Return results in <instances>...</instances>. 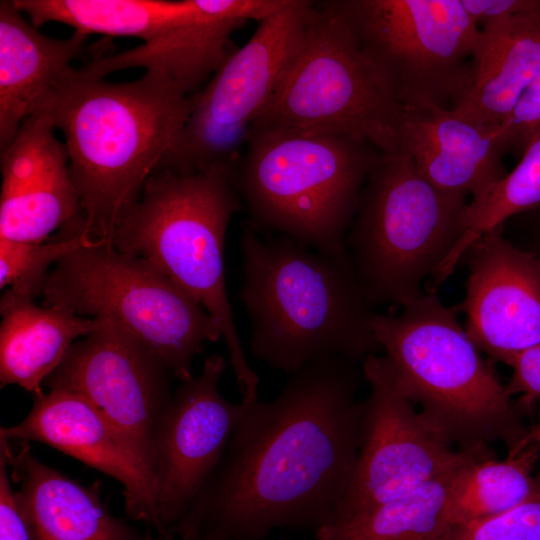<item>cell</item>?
<instances>
[{"label": "cell", "mask_w": 540, "mask_h": 540, "mask_svg": "<svg viewBox=\"0 0 540 540\" xmlns=\"http://www.w3.org/2000/svg\"><path fill=\"white\" fill-rule=\"evenodd\" d=\"M499 128L507 152L520 156L540 136V70Z\"/></svg>", "instance_id": "cell-30"}, {"label": "cell", "mask_w": 540, "mask_h": 540, "mask_svg": "<svg viewBox=\"0 0 540 540\" xmlns=\"http://www.w3.org/2000/svg\"><path fill=\"white\" fill-rule=\"evenodd\" d=\"M361 368L369 386L361 444L346 492L328 526L366 514L490 449L482 444L456 450L435 435L384 355H370Z\"/></svg>", "instance_id": "cell-12"}, {"label": "cell", "mask_w": 540, "mask_h": 540, "mask_svg": "<svg viewBox=\"0 0 540 540\" xmlns=\"http://www.w3.org/2000/svg\"><path fill=\"white\" fill-rule=\"evenodd\" d=\"M235 169L155 171L109 243L154 264L205 308L227 347L241 400L254 402L259 378L236 330L224 274L225 236L240 199Z\"/></svg>", "instance_id": "cell-5"}, {"label": "cell", "mask_w": 540, "mask_h": 540, "mask_svg": "<svg viewBox=\"0 0 540 540\" xmlns=\"http://www.w3.org/2000/svg\"><path fill=\"white\" fill-rule=\"evenodd\" d=\"M86 35L67 39L43 35L13 0L0 1V148L13 140L40 100L72 68Z\"/></svg>", "instance_id": "cell-22"}, {"label": "cell", "mask_w": 540, "mask_h": 540, "mask_svg": "<svg viewBox=\"0 0 540 540\" xmlns=\"http://www.w3.org/2000/svg\"><path fill=\"white\" fill-rule=\"evenodd\" d=\"M503 227L512 243L540 257V206L509 218Z\"/></svg>", "instance_id": "cell-34"}, {"label": "cell", "mask_w": 540, "mask_h": 540, "mask_svg": "<svg viewBox=\"0 0 540 540\" xmlns=\"http://www.w3.org/2000/svg\"><path fill=\"white\" fill-rule=\"evenodd\" d=\"M540 460V409L533 435L508 456L495 453L473 463L456 486L449 504L453 528L491 518L518 506L537 485L532 475Z\"/></svg>", "instance_id": "cell-26"}, {"label": "cell", "mask_w": 540, "mask_h": 540, "mask_svg": "<svg viewBox=\"0 0 540 540\" xmlns=\"http://www.w3.org/2000/svg\"><path fill=\"white\" fill-rule=\"evenodd\" d=\"M480 456L438 475L411 491L350 521L319 529L323 540H446L454 530L449 516L452 494Z\"/></svg>", "instance_id": "cell-24"}, {"label": "cell", "mask_w": 540, "mask_h": 540, "mask_svg": "<svg viewBox=\"0 0 540 540\" xmlns=\"http://www.w3.org/2000/svg\"><path fill=\"white\" fill-rule=\"evenodd\" d=\"M51 119L34 111L1 151L0 238L40 243L82 217L69 156Z\"/></svg>", "instance_id": "cell-16"}, {"label": "cell", "mask_w": 540, "mask_h": 540, "mask_svg": "<svg viewBox=\"0 0 540 540\" xmlns=\"http://www.w3.org/2000/svg\"><path fill=\"white\" fill-rule=\"evenodd\" d=\"M33 395L27 416L15 425L2 426L0 437L40 442L114 478L124 488L128 517L159 532L152 478L100 412L68 390H41Z\"/></svg>", "instance_id": "cell-17"}, {"label": "cell", "mask_w": 540, "mask_h": 540, "mask_svg": "<svg viewBox=\"0 0 540 540\" xmlns=\"http://www.w3.org/2000/svg\"><path fill=\"white\" fill-rule=\"evenodd\" d=\"M513 369L506 385L510 396L520 395V403L534 414L540 408V343L516 355L508 364Z\"/></svg>", "instance_id": "cell-31"}, {"label": "cell", "mask_w": 540, "mask_h": 540, "mask_svg": "<svg viewBox=\"0 0 540 540\" xmlns=\"http://www.w3.org/2000/svg\"><path fill=\"white\" fill-rule=\"evenodd\" d=\"M191 105V95L159 72L111 83L73 67L40 100L34 111L47 114L63 133L92 239L111 241L172 147Z\"/></svg>", "instance_id": "cell-2"}, {"label": "cell", "mask_w": 540, "mask_h": 540, "mask_svg": "<svg viewBox=\"0 0 540 540\" xmlns=\"http://www.w3.org/2000/svg\"><path fill=\"white\" fill-rule=\"evenodd\" d=\"M361 364L317 359L279 395L254 402L208 480L171 529L181 540H265L330 525L361 444Z\"/></svg>", "instance_id": "cell-1"}, {"label": "cell", "mask_w": 540, "mask_h": 540, "mask_svg": "<svg viewBox=\"0 0 540 540\" xmlns=\"http://www.w3.org/2000/svg\"><path fill=\"white\" fill-rule=\"evenodd\" d=\"M467 196L429 182L404 150L380 153L356 204L346 250L375 306H404L464 233Z\"/></svg>", "instance_id": "cell-7"}, {"label": "cell", "mask_w": 540, "mask_h": 540, "mask_svg": "<svg viewBox=\"0 0 540 540\" xmlns=\"http://www.w3.org/2000/svg\"><path fill=\"white\" fill-rule=\"evenodd\" d=\"M42 295L43 306L114 321L181 382L192 377L204 342L222 338L205 308L158 267L104 240L59 259Z\"/></svg>", "instance_id": "cell-9"}, {"label": "cell", "mask_w": 540, "mask_h": 540, "mask_svg": "<svg viewBox=\"0 0 540 540\" xmlns=\"http://www.w3.org/2000/svg\"><path fill=\"white\" fill-rule=\"evenodd\" d=\"M479 28L470 85L451 109L499 126L540 70V14L497 18Z\"/></svg>", "instance_id": "cell-21"}, {"label": "cell", "mask_w": 540, "mask_h": 540, "mask_svg": "<svg viewBox=\"0 0 540 540\" xmlns=\"http://www.w3.org/2000/svg\"><path fill=\"white\" fill-rule=\"evenodd\" d=\"M92 240L82 217L62 228L60 237L48 243L0 238V288L33 300L42 294L49 266Z\"/></svg>", "instance_id": "cell-28"}, {"label": "cell", "mask_w": 540, "mask_h": 540, "mask_svg": "<svg viewBox=\"0 0 540 540\" xmlns=\"http://www.w3.org/2000/svg\"><path fill=\"white\" fill-rule=\"evenodd\" d=\"M144 540H155V539H153V538L150 537L149 535H146Z\"/></svg>", "instance_id": "cell-35"}, {"label": "cell", "mask_w": 540, "mask_h": 540, "mask_svg": "<svg viewBox=\"0 0 540 540\" xmlns=\"http://www.w3.org/2000/svg\"><path fill=\"white\" fill-rule=\"evenodd\" d=\"M227 366L207 357L200 374L173 392L149 439L148 466L155 491L159 534L171 529L217 467L232 432L254 403H232L219 391Z\"/></svg>", "instance_id": "cell-13"}, {"label": "cell", "mask_w": 540, "mask_h": 540, "mask_svg": "<svg viewBox=\"0 0 540 540\" xmlns=\"http://www.w3.org/2000/svg\"><path fill=\"white\" fill-rule=\"evenodd\" d=\"M404 107L452 108L472 79L479 25L460 0H331Z\"/></svg>", "instance_id": "cell-10"}, {"label": "cell", "mask_w": 540, "mask_h": 540, "mask_svg": "<svg viewBox=\"0 0 540 540\" xmlns=\"http://www.w3.org/2000/svg\"><path fill=\"white\" fill-rule=\"evenodd\" d=\"M241 253L239 298L256 359L292 374L330 356L361 364L381 349L373 331L376 306L347 250H319L246 221Z\"/></svg>", "instance_id": "cell-3"}, {"label": "cell", "mask_w": 540, "mask_h": 540, "mask_svg": "<svg viewBox=\"0 0 540 540\" xmlns=\"http://www.w3.org/2000/svg\"><path fill=\"white\" fill-rule=\"evenodd\" d=\"M536 477V488L524 502L500 515L457 527L446 540H540V465Z\"/></svg>", "instance_id": "cell-29"}, {"label": "cell", "mask_w": 540, "mask_h": 540, "mask_svg": "<svg viewBox=\"0 0 540 540\" xmlns=\"http://www.w3.org/2000/svg\"><path fill=\"white\" fill-rule=\"evenodd\" d=\"M0 384L37 393L70 347L101 325L63 306H37L5 289L0 299Z\"/></svg>", "instance_id": "cell-23"}, {"label": "cell", "mask_w": 540, "mask_h": 540, "mask_svg": "<svg viewBox=\"0 0 540 540\" xmlns=\"http://www.w3.org/2000/svg\"><path fill=\"white\" fill-rule=\"evenodd\" d=\"M101 320L96 330L70 347L43 384L48 390H68L85 398L149 472V439L173 395L169 382L173 376L114 321Z\"/></svg>", "instance_id": "cell-14"}, {"label": "cell", "mask_w": 540, "mask_h": 540, "mask_svg": "<svg viewBox=\"0 0 540 540\" xmlns=\"http://www.w3.org/2000/svg\"><path fill=\"white\" fill-rule=\"evenodd\" d=\"M202 12L176 24L155 38L117 54L93 58L81 68L104 76L128 68L159 72L186 93L213 76L227 56L229 38L247 20L258 22L278 13L285 0H201Z\"/></svg>", "instance_id": "cell-18"}, {"label": "cell", "mask_w": 540, "mask_h": 540, "mask_svg": "<svg viewBox=\"0 0 540 540\" xmlns=\"http://www.w3.org/2000/svg\"><path fill=\"white\" fill-rule=\"evenodd\" d=\"M380 153L342 136L252 128L235 169V186L258 230L343 252Z\"/></svg>", "instance_id": "cell-6"}, {"label": "cell", "mask_w": 540, "mask_h": 540, "mask_svg": "<svg viewBox=\"0 0 540 540\" xmlns=\"http://www.w3.org/2000/svg\"><path fill=\"white\" fill-rule=\"evenodd\" d=\"M311 3L291 0L259 22L249 41L191 95L190 113L156 171L193 174L217 164L237 166L254 120L300 45Z\"/></svg>", "instance_id": "cell-11"}, {"label": "cell", "mask_w": 540, "mask_h": 540, "mask_svg": "<svg viewBox=\"0 0 540 540\" xmlns=\"http://www.w3.org/2000/svg\"><path fill=\"white\" fill-rule=\"evenodd\" d=\"M400 141L419 172L447 192L473 199L508 173L499 126L475 123L451 108L405 109Z\"/></svg>", "instance_id": "cell-19"}, {"label": "cell", "mask_w": 540, "mask_h": 540, "mask_svg": "<svg viewBox=\"0 0 540 540\" xmlns=\"http://www.w3.org/2000/svg\"><path fill=\"white\" fill-rule=\"evenodd\" d=\"M39 28L69 25L83 35L135 37L149 41L168 28L198 16L200 0H13Z\"/></svg>", "instance_id": "cell-25"}, {"label": "cell", "mask_w": 540, "mask_h": 540, "mask_svg": "<svg viewBox=\"0 0 540 540\" xmlns=\"http://www.w3.org/2000/svg\"><path fill=\"white\" fill-rule=\"evenodd\" d=\"M463 257L466 295L455 309L465 314V331L477 348L491 362L508 365L540 343V257L512 243L503 224L478 238Z\"/></svg>", "instance_id": "cell-15"}, {"label": "cell", "mask_w": 540, "mask_h": 540, "mask_svg": "<svg viewBox=\"0 0 540 540\" xmlns=\"http://www.w3.org/2000/svg\"><path fill=\"white\" fill-rule=\"evenodd\" d=\"M404 112L329 1L312 2L300 45L252 128L342 136L389 153L401 150Z\"/></svg>", "instance_id": "cell-8"}, {"label": "cell", "mask_w": 540, "mask_h": 540, "mask_svg": "<svg viewBox=\"0 0 540 540\" xmlns=\"http://www.w3.org/2000/svg\"><path fill=\"white\" fill-rule=\"evenodd\" d=\"M540 206V136L524 151L511 172L468 203L464 233L432 276L434 287L452 274L468 248L483 234L509 218Z\"/></svg>", "instance_id": "cell-27"}, {"label": "cell", "mask_w": 540, "mask_h": 540, "mask_svg": "<svg viewBox=\"0 0 540 540\" xmlns=\"http://www.w3.org/2000/svg\"><path fill=\"white\" fill-rule=\"evenodd\" d=\"M14 499L30 540H144L139 531L113 516L101 500L99 483L84 486L43 463L24 445L13 452L0 437Z\"/></svg>", "instance_id": "cell-20"}, {"label": "cell", "mask_w": 540, "mask_h": 540, "mask_svg": "<svg viewBox=\"0 0 540 540\" xmlns=\"http://www.w3.org/2000/svg\"><path fill=\"white\" fill-rule=\"evenodd\" d=\"M455 308L435 292L377 313L375 337L424 424L441 440L467 448L502 442L511 451L535 432L532 414L513 399L459 323Z\"/></svg>", "instance_id": "cell-4"}, {"label": "cell", "mask_w": 540, "mask_h": 540, "mask_svg": "<svg viewBox=\"0 0 540 540\" xmlns=\"http://www.w3.org/2000/svg\"><path fill=\"white\" fill-rule=\"evenodd\" d=\"M280 540H286V539H280ZM313 540H323V539L314 536Z\"/></svg>", "instance_id": "cell-36"}, {"label": "cell", "mask_w": 540, "mask_h": 540, "mask_svg": "<svg viewBox=\"0 0 540 540\" xmlns=\"http://www.w3.org/2000/svg\"><path fill=\"white\" fill-rule=\"evenodd\" d=\"M0 540H30L14 499L5 452L0 448Z\"/></svg>", "instance_id": "cell-32"}, {"label": "cell", "mask_w": 540, "mask_h": 540, "mask_svg": "<svg viewBox=\"0 0 540 540\" xmlns=\"http://www.w3.org/2000/svg\"><path fill=\"white\" fill-rule=\"evenodd\" d=\"M460 2L479 26L497 18L540 14V0H460Z\"/></svg>", "instance_id": "cell-33"}]
</instances>
